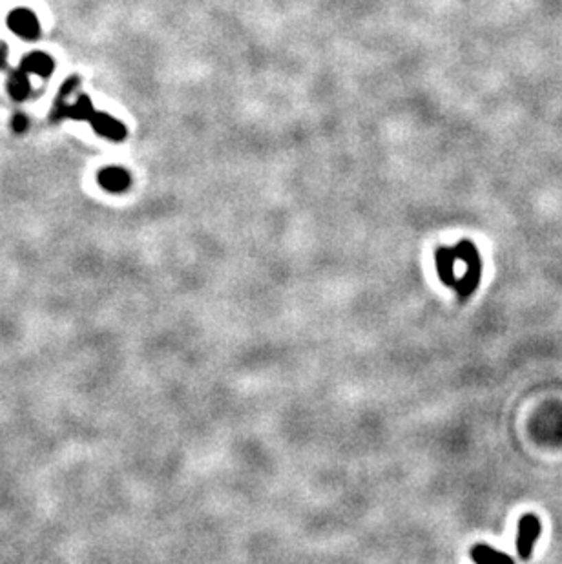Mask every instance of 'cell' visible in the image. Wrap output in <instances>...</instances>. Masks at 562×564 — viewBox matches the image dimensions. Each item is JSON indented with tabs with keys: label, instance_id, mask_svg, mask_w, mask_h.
<instances>
[{
	"label": "cell",
	"instance_id": "obj_1",
	"mask_svg": "<svg viewBox=\"0 0 562 564\" xmlns=\"http://www.w3.org/2000/svg\"><path fill=\"white\" fill-rule=\"evenodd\" d=\"M455 254L456 261H462L466 265V272L460 278V282L456 283L455 291L458 294V298L466 300L477 291L478 282H480V274H482V261H480L477 247L467 240L460 241L455 247Z\"/></svg>",
	"mask_w": 562,
	"mask_h": 564
},
{
	"label": "cell",
	"instance_id": "obj_5",
	"mask_svg": "<svg viewBox=\"0 0 562 564\" xmlns=\"http://www.w3.org/2000/svg\"><path fill=\"white\" fill-rule=\"evenodd\" d=\"M99 183H101V187L108 192H122L126 190L128 185H130V176H128L126 170H122V168L110 166V168H104V170L99 174Z\"/></svg>",
	"mask_w": 562,
	"mask_h": 564
},
{
	"label": "cell",
	"instance_id": "obj_11",
	"mask_svg": "<svg viewBox=\"0 0 562 564\" xmlns=\"http://www.w3.org/2000/svg\"><path fill=\"white\" fill-rule=\"evenodd\" d=\"M5 63H8V46L0 43V69L4 68Z\"/></svg>",
	"mask_w": 562,
	"mask_h": 564
},
{
	"label": "cell",
	"instance_id": "obj_3",
	"mask_svg": "<svg viewBox=\"0 0 562 564\" xmlns=\"http://www.w3.org/2000/svg\"><path fill=\"white\" fill-rule=\"evenodd\" d=\"M8 26L15 35L22 38H27V41H33V38L38 37V32H41V26H38V19L35 16V13L26 8H21V10H13L8 16Z\"/></svg>",
	"mask_w": 562,
	"mask_h": 564
},
{
	"label": "cell",
	"instance_id": "obj_4",
	"mask_svg": "<svg viewBox=\"0 0 562 564\" xmlns=\"http://www.w3.org/2000/svg\"><path fill=\"white\" fill-rule=\"evenodd\" d=\"M90 123L93 126V130L97 133L104 135V137L113 139V141H119V139L124 137V126L113 117L106 115V113L93 112V115L90 117Z\"/></svg>",
	"mask_w": 562,
	"mask_h": 564
},
{
	"label": "cell",
	"instance_id": "obj_7",
	"mask_svg": "<svg viewBox=\"0 0 562 564\" xmlns=\"http://www.w3.org/2000/svg\"><path fill=\"white\" fill-rule=\"evenodd\" d=\"M471 559L477 564H515L509 555L502 554L499 550L488 544H477L471 550Z\"/></svg>",
	"mask_w": 562,
	"mask_h": 564
},
{
	"label": "cell",
	"instance_id": "obj_8",
	"mask_svg": "<svg viewBox=\"0 0 562 564\" xmlns=\"http://www.w3.org/2000/svg\"><path fill=\"white\" fill-rule=\"evenodd\" d=\"M8 88H10V93L13 99L16 101H22L30 95L32 91V86H30V79H27L26 71H15V74L10 77V82H8Z\"/></svg>",
	"mask_w": 562,
	"mask_h": 564
},
{
	"label": "cell",
	"instance_id": "obj_9",
	"mask_svg": "<svg viewBox=\"0 0 562 564\" xmlns=\"http://www.w3.org/2000/svg\"><path fill=\"white\" fill-rule=\"evenodd\" d=\"M66 115L71 119H79V121H85V119L90 121V117L93 115V106H91V102L86 97H79L75 104L68 106Z\"/></svg>",
	"mask_w": 562,
	"mask_h": 564
},
{
	"label": "cell",
	"instance_id": "obj_6",
	"mask_svg": "<svg viewBox=\"0 0 562 564\" xmlns=\"http://www.w3.org/2000/svg\"><path fill=\"white\" fill-rule=\"evenodd\" d=\"M22 69H24L26 74L38 75V77H49L52 71H54V60L49 59L46 54L35 52V54H30L24 57V60H22Z\"/></svg>",
	"mask_w": 562,
	"mask_h": 564
},
{
	"label": "cell",
	"instance_id": "obj_10",
	"mask_svg": "<svg viewBox=\"0 0 562 564\" xmlns=\"http://www.w3.org/2000/svg\"><path fill=\"white\" fill-rule=\"evenodd\" d=\"M27 126H30V121H27L26 115L24 113H15V117H13V130L22 133L26 132Z\"/></svg>",
	"mask_w": 562,
	"mask_h": 564
},
{
	"label": "cell",
	"instance_id": "obj_2",
	"mask_svg": "<svg viewBox=\"0 0 562 564\" xmlns=\"http://www.w3.org/2000/svg\"><path fill=\"white\" fill-rule=\"evenodd\" d=\"M541 521L537 515H524L519 521V535H517V552L520 559L528 561L533 554L537 539L541 535Z\"/></svg>",
	"mask_w": 562,
	"mask_h": 564
}]
</instances>
